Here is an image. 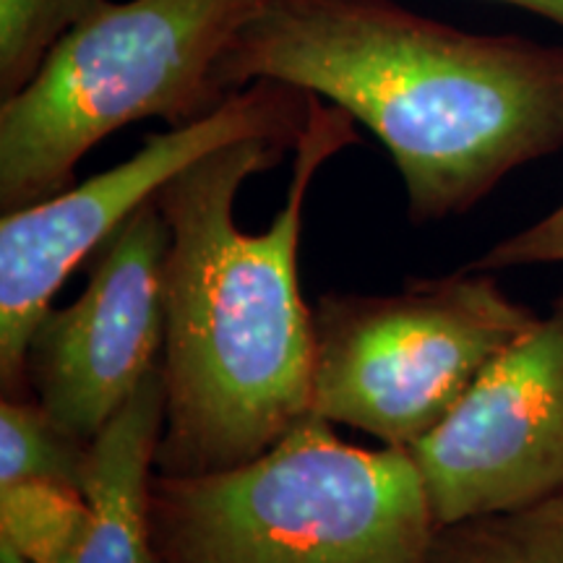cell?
<instances>
[{
    "instance_id": "obj_1",
    "label": "cell",
    "mask_w": 563,
    "mask_h": 563,
    "mask_svg": "<svg viewBox=\"0 0 563 563\" xmlns=\"http://www.w3.org/2000/svg\"><path fill=\"white\" fill-rule=\"evenodd\" d=\"M355 123L311 95L295 146L232 141L154 196L170 228L157 475L238 467L311 415L313 308L298 279L302 214L316 173L361 141Z\"/></svg>"
},
{
    "instance_id": "obj_2",
    "label": "cell",
    "mask_w": 563,
    "mask_h": 563,
    "mask_svg": "<svg viewBox=\"0 0 563 563\" xmlns=\"http://www.w3.org/2000/svg\"><path fill=\"white\" fill-rule=\"evenodd\" d=\"M279 81L384 144L415 224L460 217L563 150V45L473 34L397 0H262L217 63L224 95Z\"/></svg>"
},
{
    "instance_id": "obj_3",
    "label": "cell",
    "mask_w": 563,
    "mask_h": 563,
    "mask_svg": "<svg viewBox=\"0 0 563 563\" xmlns=\"http://www.w3.org/2000/svg\"><path fill=\"white\" fill-rule=\"evenodd\" d=\"M159 563H431L435 525L407 449L344 443L319 415L256 460L152 477Z\"/></svg>"
},
{
    "instance_id": "obj_4",
    "label": "cell",
    "mask_w": 563,
    "mask_h": 563,
    "mask_svg": "<svg viewBox=\"0 0 563 563\" xmlns=\"http://www.w3.org/2000/svg\"><path fill=\"white\" fill-rule=\"evenodd\" d=\"M258 3L108 0L74 26L0 104L3 214L68 191L79 162L125 125L178 129L220 108L217 63Z\"/></svg>"
},
{
    "instance_id": "obj_5",
    "label": "cell",
    "mask_w": 563,
    "mask_h": 563,
    "mask_svg": "<svg viewBox=\"0 0 563 563\" xmlns=\"http://www.w3.org/2000/svg\"><path fill=\"white\" fill-rule=\"evenodd\" d=\"M534 319L493 272L467 266L389 295H321L313 306L311 415L384 446L412 449Z\"/></svg>"
},
{
    "instance_id": "obj_6",
    "label": "cell",
    "mask_w": 563,
    "mask_h": 563,
    "mask_svg": "<svg viewBox=\"0 0 563 563\" xmlns=\"http://www.w3.org/2000/svg\"><path fill=\"white\" fill-rule=\"evenodd\" d=\"M308 97L290 84L253 81L199 121L146 136L121 165L51 199L5 211L0 220L3 399L32 397L24 382L26 342L76 266L95 256L133 211L196 159L243 139L298 144L308 121Z\"/></svg>"
},
{
    "instance_id": "obj_7",
    "label": "cell",
    "mask_w": 563,
    "mask_h": 563,
    "mask_svg": "<svg viewBox=\"0 0 563 563\" xmlns=\"http://www.w3.org/2000/svg\"><path fill=\"white\" fill-rule=\"evenodd\" d=\"M170 228L146 201L100 245L84 292L47 308L24 352V382L51 418L91 443L162 365Z\"/></svg>"
},
{
    "instance_id": "obj_8",
    "label": "cell",
    "mask_w": 563,
    "mask_h": 563,
    "mask_svg": "<svg viewBox=\"0 0 563 563\" xmlns=\"http://www.w3.org/2000/svg\"><path fill=\"white\" fill-rule=\"evenodd\" d=\"M435 525L563 493V292L412 449Z\"/></svg>"
},
{
    "instance_id": "obj_9",
    "label": "cell",
    "mask_w": 563,
    "mask_h": 563,
    "mask_svg": "<svg viewBox=\"0 0 563 563\" xmlns=\"http://www.w3.org/2000/svg\"><path fill=\"white\" fill-rule=\"evenodd\" d=\"M165 426L162 365L91 441L84 496L91 504L87 538L70 563H159L152 538V477Z\"/></svg>"
},
{
    "instance_id": "obj_10",
    "label": "cell",
    "mask_w": 563,
    "mask_h": 563,
    "mask_svg": "<svg viewBox=\"0 0 563 563\" xmlns=\"http://www.w3.org/2000/svg\"><path fill=\"white\" fill-rule=\"evenodd\" d=\"M431 563H563V493L441 527Z\"/></svg>"
},
{
    "instance_id": "obj_11",
    "label": "cell",
    "mask_w": 563,
    "mask_h": 563,
    "mask_svg": "<svg viewBox=\"0 0 563 563\" xmlns=\"http://www.w3.org/2000/svg\"><path fill=\"white\" fill-rule=\"evenodd\" d=\"M91 525L84 490L51 481L0 485V543L30 563H70Z\"/></svg>"
},
{
    "instance_id": "obj_12",
    "label": "cell",
    "mask_w": 563,
    "mask_h": 563,
    "mask_svg": "<svg viewBox=\"0 0 563 563\" xmlns=\"http://www.w3.org/2000/svg\"><path fill=\"white\" fill-rule=\"evenodd\" d=\"M89 446L60 428L37 399H3L0 405V485L51 481L84 490Z\"/></svg>"
},
{
    "instance_id": "obj_13",
    "label": "cell",
    "mask_w": 563,
    "mask_h": 563,
    "mask_svg": "<svg viewBox=\"0 0 563 563\" xmlns=\"http://www.w3.org/2000/svg\"><path fill=\"white\" fill-rule=\"evenodd\" d=\"M108 0H0V97L34 79L66 34Z\"/></svg>"
},
{
    "instance_id": "obj_14",
    "label": "cell",
    "mask_w": 563,
    "mask_h": 563,
    "mask_svg": "<svg viewBox=\"0 0 563 563\" xmlns=\"http://www.w3.org/2000/svg\"><path fill=\"white\" fill-rule=\"evenodd\" d=\"M563 264V203L530 228L498 241L483 256L467 264L473 272H501L517 266Z\"/></svg>"
},
{
    "instance_id": "obj_15",
    "label": "cell",
    "mask_w": 563,
    "mask_h": 563,
    "mask_svg": "<svg viewBox=\"0 0 563 563\" xmlns=\"http://www.w3.org/2000/svg\"><path fill=\"white\" fill-rule=\"evenodd\" d=\"M498 3H509V5H519V9L538 13L553 24L563 26V0H498Z\"/></svg>"
}]
</instances>
